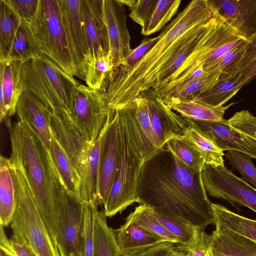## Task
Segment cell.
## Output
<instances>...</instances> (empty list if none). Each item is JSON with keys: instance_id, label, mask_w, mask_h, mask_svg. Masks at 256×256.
Returning a JSON list of instances; mask_svg holds the SVG:
<instances>
[{"instance_id": "6da1fadb", "label": "cell", "mask_w": 256, "mask_h": 256, "mask_svg": "<svg viewBox=\"0 0 256 256\" xmlns=\"http://www.w3.org/2000/svg\"><path fill=\"white\" fill-rule=\"evenodd\" d=\"M138 203L194 228L214 224L212 202L202 170L190 168L164 146L144 164L137 190Z\"/></svg>"}, {"instance_id": "7a4b0ae2", "label": "cell", "mask_w": 256, "mask_h": 256, "mask_svg": "<svg viewBox=\"0 0 256 256\" xmlns=\"http://www.w3.org/2000/svg\"><path fill=\"white\" fill-rule=\"evenodd\" d=\"M214 14L210 0H192L158 35L159 39L125 76L109 79L105 98L113 110L132 102L153 89L160 72L190 36L192 30Z\"/></svg>"}, {"instance_id": "3957f363", "label": "cell", "mask_w": 256, "mask_h": 256, "mask_svg": "<svg viewBox=\"0 0 256 256\" xmlns=\"http://www.w3.org/2000/svg\"><path fill=\"white\" fill-rule=\"evenodd\" d=\"M8 128L10 162L24 174L40 215L56 245L58 220L64 187L62 181L48 149L29 125L18 120Z\"/></svg>"}, {"instance_id": "277c9868", "label": "cell", "mask_w": 256, "mask_h": 256, "mask_svg": "<svg viewBox=\"0 0 256 256\" xmlns=\"http://www.w3.org/2000/svg\"><path fill=\"white\" fill-rule=\"evenodd\" d=\"M116 111L120 130L118 163L113 185L104 205V214L110 218L138 202L139 178L148 159L145 138L136 118V102Z\"/></svg>"}, {"instance_id": "5b68a950", "label": "cell", "mask_w": 256, "mask_h": 256, "mask_svg": "<svg viewBox=\"0 0 256 256\" xmlns=\"http://www.w3.org/2000/svg\"><path fill=\"white\" fill-rule=\"evenodd\" d=\"M21 84L51 112L72 120L74 88L80 84L42 53L22 63Z\"/></svg>"}, {"instance_id": "8992f818", "label": "cell", "mask_w": 256, "mask_h": 256, "mask_svg": "<svg viewBox=\"0 0 256 256\" xmlns=\"http://www.w3.org/2000/svg\"><path fill=\"white\" fill-rule=\"evenodd\" d=\"M11 166L16 191V207L10 223V239L26 243L38 256H60L24 174L12 164Z\"/></svg>"}, {"instance_id": "52a82bcc", "label": "cell", "mask_w": 256, "mask_h": 256, "mask_svg": "<svg viewBox=\"0 0 256 256\" xmlns=\"http://www.w3.org/2000/svg\"><path fill=\"white\" fill-rule=\"evenodd\" d=\"M22 20L41 52L70 76L79 78L66 38L58 0H38L33 16Z\"/></svg>"}, {"instance_id": "ba28073f", "label": "cell", "mask_w": 256, "mask_h": 256, "mask_svg": "<svg viewBox=\"0 0 256 256\" xmlns=\"http://www.w3.org/2000/svg\"><path fill=\"white\" fill-rule=\"evenodd\" d=\"M114 112L107 104L102 90L80 84L74 88L71 120L87 142L96 140Z\"/></svg>"}, {"instance_id": "9c48e42d", "label": "cell", "mask_w": 256, "mask_h": 256, "mask_svg": "<svg viewBox=\"0 0 256 256\" xmlns=\"http://www.w3.org/2000/svg\"><path fill=\"white\" fill-rule=\"evenodd\" d=\"M240 38H244L215 12L193 52L168 83L154 90L159 93L186 82L196 70H201L214 51L224 44Z\"/></svg>"}, {"instance_id": "30bf717a", "label": "cell", "mask_w": 256, "mask_h": 256, "mask_svg": "<svg viewBox=\"0 0 256 256\" xmlns=\"http://www.w3.org/2000/svg\"><path fill=\"white\" fill-rule=\"evenodd\" d=\"M206 192L214 198L236 203L256 212V189L235 176L224 166L204 163L202 169Z\"/></svg>"}, {"instance_id": "8fae6325", "label": "cell", "mask_w": 256, "mask_h": 256, "mask_svg": "<svg viewBox=\"0 0 256 256\" xmlns=\"http://www.w3.org/2000/svg\"><path fill=\"white\" fill-rule=\"evenodd\" d=\"M84 221V202L64 187L56 238L60 256H80Z\"/></svg>"}, {"instance_id": "7c38bea8", "label": "cell", "mask_w": 256, "mask_h": 256, "mask_svg": "<svg viewBox=\"0 0 256 256\" xmlns=\"http://www.w3.org/2000/svg\"><path fill=\"white\" fill-rule=\"evenodd\" d=\"M119 144L118 117L115 110L102 132L98 168V204L104 205L113 185L118 163Z\"/></svg>"}, {"instance_id": "4fadbf2b", "label": "cell", "mask_w": 256, "mask_h": 256, "mask_svg": "<svg viewBox=\"0 0 256 256\" xmlns=\"http://www.w3.org/2000/svg\"><path fill=\"white\" fill-rule=\"evenodd\" d=\"M50 128L52 134L64 150L78 176L81 186L86 176L88 154L92 143L86 140L72 120L66 116L52 113Z\"/></svg>"}, {"instance_id": "5bb4252c", "label": "cell", "mask_w": 256, "mask_h": 256, "mask_svg": "<svg viewBox=\"0 0 256 256\" xmlns=\"http://www.w3.org/2000/svg\"><path fill=\"white\" fill-rule=\"evenodd\" d=\"M139 96L146 100L158 150L162 148L170 139L184 135L190 126L186 117L174 112L153 89L144 92Z\"/></svg>"}, {"instance_id": "9a60e30c", "label": "cell", "mask_w": 256, "mask_h": 256, "mask_svg": "<svg viewBox=\"0 0 256 256\" xmlns=\"http://www.w3.org/2000/svg\"><path fill=\"white\" fill-rule=\"evenodd\" d=\"M104 2L113 71L132 49L124 4L120 0H104Z\"/></svg>"}, {"instance_id": "2e32d148", "label": "cell", "mask_w": 256, "mask_h": 256, "mask_svg": "<svg viewBox=\"0 0 256 256\" xmlns=\"http://www.w3.org/2000/svg\"><path fill=\"white\" fill-rule=\"evenodd\" d=\"M58 2L66 38L79 78L84 80L89 50L81 18L80 0H58Z\"/></svg>"}, {"instance_id": "e0dca14e", "label": "cell", "mask_w": 256, "mask_h": 256, "mask_svg": "<svg viewBox=\"0 0 256 256\" xmlns=\"http://www.w3.org/2000/svg\"><path fill=\"white\" fill-rule=\"evenodd\" d=\"M80 9L89 50L88 59L98 54H109L104 0H80Z\"/></svg>"}, {"instance_id": "ac0fdd59", "label": "cell", "mask_w": 256, "mask_h": 256, "mask_svg": "<svg viewBox=\"0 0 256 256\" xmlns=\"http://www.w3.org/2000/svg\"><path fill=\"white\" fill-rule=\"evenodd\" d=\"M188 118L223 152L236 150L256 159V139L232 127L228 120L210 122Z\"/></svg>"}, {"instance_id": "d6986e66", "label": "cell", "mask_w": 256, "mask_h": 256, "mask_svg": "<svg viewBox=\"0 0 256 256\" xmlns=\"http://www.w3.org/2000/svg\"><path fill=\"white\" fill-rule=\"evenodd\" d=\"M215 11L250 41L256 34V0H210Z\"/></svg>"}, {"instance_id": "ffe728a7", "label": "cell", "mask_w": 256, "mask_h": 256, "mask_svg": "<svg viewBox=\"0 0 256 256\" xmlns=\"http://www.w3.org/2000/svg\"><path fill=\"white\" fill-rule=\"evenodd\" d=\"M16 113L19 120L29 125L49 150L52 113L44 104L30 92L24 90L18 102Z\"/></svg>"}, {"instance_id": "44dd1931", "label": "cell", "mask_w": 256, "mask_h": 256, "mask_svg": "<svg viewBox=\"0 0 256 256\" xmlns=\"http://www.w3.org/2000/svg\"><path fill=\"white\" fill-rule=\"evenodd\" d=\"M22 63L0 62V120L6 122L16 113L18 102L24 92L21 84Z\"/></svg>"}, {"instance_id": "7402d4cb", "label": "cell", "mask_w": 256, "mask_h": 256, "mask_svg": "<svg viewBox=\"0 0 256 256\" xmlns=\"http://www.w3.org/2000/svg\"><path fill=\"white\" fill-rule=\"evenodd\" d=\"M119 249L126 256H132L166 241L126 217L124 223L114 229Z\"/></svg>"}, {"instance_id": "603a6c76", "label": "cell", "mask_w": 256, "mask_h": 256, "mask_svg": "<svg viewBox=\"0 0 256 256\" xmlns=\"http://www.w3.org/2000/svg\"><path fill=\"white\" fill-rule=\"evenodd\" d=\"M215 226L211 234L212 256H256V242L228 228Z\"/></svg>"}, {"instance_id": "cb8c5ba5", "label": "cell", "mask_w": 256, "mask_h": 256, "mask_svg": "<svg viewBox=\"0 0 256 256\" xmlns=\"http://www.w3.org/2000/svg\"><path fill=\"white\" fill-rule=\"evenodd\" d=\"M220 75L218 70L207 72L167 90L156 93L163 102L172 99L193 100L220 82Z\"/></svg>"}, {"instance_id": "d4e9b609", "label": "cell", "mask_w": 256, "mask_h": 256, "mask_svg": "<svg viewBox=\"0 0 256 256\" xmlns=\"http://www.w3.org/2000/svg\"><path fill=\"white\" fill-rule=\"evenodd\" d=\"M208 21L192 28L189 38L160 72L154 90L164 86L182 67L195 50L208 26Z\"/></svg>"}, {"instance_id": "484cf974", "label": "cell", "mask_w": 256, "mask_h": 256, "mask_svg": "<svg viewBox=\"0 0 256 256\" xmlns=\"http://www.w3.org/2000/svg\"><path fill=\"white\" fill-rule=\"evenodd\" d=\"M170 109L190 118L204 121L219 122L224 119L226 111L234 102L226 106H214L194 100L172 99L164 102Z\"/></svg>"}, {"instance_id": "4316f807", "label": "cell", "mask_w": 256, "mask_h": 256, "mask_svg": "<svg viewBox=\"0 0 256 256\" xmlns=\"http://www.w3.org/2000/svg\"><path fill=\"white\" fill-rule=\"evenodd\" d=\"M16 207V191L10 159L0 158V224L11 223Z\"/></svg>"}, {"instance_id": "83f0119b", "label": "cell", "mask_w": 256, "mask_h": 256, "mask_svg": "<svg viewBox=\"0 0 256 256\" xmlns=\"http://www.w3.org/2000/svg\"><path fill=\"white\" fill-rule=\"evenodd\" d=\"M22 21L8 0H0V62L8 60Z\"/></svg>"}, {"instance_id": "f1b7e54d", "label": "cell", "mask_w": 256, "mask_h": 256, "mask_svg": "<svg viewBox=\"0 0 256 256\" xmlns=\"http://www.w3.org/2000/svg\"><path fill=\"white\" fill-rule=\"evenodd\" d=\"M214 224L232 230L256 242V220H252L217 204H212Z\"/></svg>"}, {"instance_id": "f546056e", "label": "cell", "mask_w": 256, "mask_h": 256, "mask_svg": "<svg viewBox=\"0 0 256 256\" xmlns=\"http://www.w3.org/2000/svg\"><path fill=\"white\" fill-rule=\"evenodd\" d=\"M101 138L102 132L96 140L91 144L89 150L86 176L79 194V199L83 202H92L98 204V168Z\"/></svg>"}, {"instance_id": "4dcf8cb0", "label": "cell", "mask_w": 256, "mask_h": 256, "mask_svg": "<svg viewBox=\"0 0 256 256\" xmlns=\"http://www.w3.org/2000/svg\"><path fill=\"white\" fill-rule=\"evenodd\" d=\"M94 238V256H121L122 252L116 242L114 229L108 226L104 210H96Z\"/></svg>"}, {"instance_id": "1f68e13d", "label": "cell", "mask_w": 256, "mask_h": 256, "mask_svg": "<svg viewBox=\"0 0 256 256\" xmlns=\"http://www.w3.org/2000/svg\"><path fill=\"white\" fill-rule=\"evenodd\" d=\"M51 134L52 138L48 150L54 163L65 188L70 194L79 199L80 178L64 150L52 133Z\"/></svg>"}, {"instance_id": "d6a6232c", "label": "cell", "mask_w": 256, "mask_h": 256, "mask_svg": "<svg viewBox=\"0 0 256 256\" xmlns=\"http://www.w3.org/2000/svg\"><path fill=\"white\" fill-rule=\"evenodd\" d=\"M186 118L190 126L184 131V138L200 154L204 163L212 166H224L223 151Z\"/></svg>"}, {"instance_id": "836d02e7", "label": "cell", "mask_w": 256, "mask_h": 256, "mask_svg": "<svg viewBox=\"0 0 256 256\" xmlns=\"http://www.w3.org/2000/svg\"><path fill=\"white\" fill-rule=\"evenodd\" d=\"M181 0H158L152 14L142 28L141 33L149 36L163 28L177 12Z\"/></svg>"}, {"instance_id": "e575fe53", "label": "cell", "mask_w": 256, "mask_h": 256, "mask_svg": "<svg viewBox=\"0 0 256 256\" xmlns=\"http://www.w3.org/2000/svg\"><path fill=\"white\" fill-rule=\"evenodd\" d=\"M40 53L28 27L22 20L7 60L24 63L36 57Z\"/></svg>"}, {"instance_id": "d590c367", "label": "cell", "mask_w": 256, "mask_h": 256, "mask_svg": "<svg viewBox=\"0 0 256 256\" xmlns=\"http://www.w3.org/2000/svg\"><path fill=\"white\" fill-rule=\"evenodd\" d=\"M112 70L110 54L91 57L86 63L84 81L90 88L102 90L106 77Z\"/></svg>"}, {"instance_id": "8d00e7d4", "label": "cell", "mask_w": 256, "mask_h": 256, "mask_svg": "<svg viewBox=\"0 0 256 256\" xmlns=\"http://www.w3.org/2000/svg\"><path fill=\"white\" fill-rule=\"evenodd\" d=\"M242 88L234 78L218 84L210 90L198 96L193 100L214 106H222L236 95Z\"/></svg>"}, {"instance_id": "74e56055", "label": "cell", "mask_w": 256, "mask_h": 256, "mask_svg": "<svg viewBox=\"0 0 256 256\" xmlns=\"http://www.w3.org/2000/svg\"><path fill=\"white\" fill-rule=\"evenodd\" d=\"M127 217L166 241L175 244L180 243L179 240L169 232L152 215L151 206L140 204Z\"/></svg>"}, {"instance_id": "f35d334b", "label": "cell", "mask_w": 256, "mask_h": 256, "mask_svg": "<svg viewBox=\"0 0 256 256\" xmlns=\"http://www.w3.org/2000/svg\"><path fill=\"white\" fill-rule=\"evenodd\" d=\"M248 42L230 51L204 70V72L220 70V81L234 78L237 74L240 62Z\"/></svg>"}, {"instance_id": "ab89813d", "label": "cell", "mask_w": 256, "mask_h": 256, "mask_svg": "<svg viewBox=\"0 0 256 256\" xmlns=\"http://www.w3.org/2000/svg\"><path fill=\"white\" fill-rule=\"evenodd\" d=\"M165 146L186 165L202 170L204 164L203 157L183 136L170 139Z\"/></svg>"}, {"instance_id": "60d3db41", "label": "cell", "mask_w": 256, "mask_h": 256, "mask_svg": "<svg viewBox=\"0 0 256 256\" xmlns=\"http://www.w3.org/2000/svg\"><path fill=\"white\" fill-rule=\"evenodd\" d=\"M152 214L169 232L179 240L178 244L188 245L196 240L198 228L160 213L152 207Z\"/></svg>"}, {"instance_id": "b9f144b4", "label": "cell", "mask_w": 256, "mask_h": 256, "mask_svg": "<svg viewBox=\"0 0 256 256\" xmlns=\"http://www.w3.org/2000/svg\"><path fill=\"white\" fill-rule=\"evenodd\" d=\"M134 101L136 104L137 120L146 142L148 153V160L160 150L157 147L156 138L151 124L146 100L139 96Z\"/></svg>"}, {"instance_id": "7bdbcfd3", "label": "cell", "mask_w": 256, "mask_h": 256, "mask_svg": "<svg viewBox=\"0 0 256 256\" xmlns=\"http://www.w3.org/2000/svg\"><path fill=\"white\" fill-rule=\"evenodd\" d=\"M159 36L144 39L140 45L132 49L123 62L109 74V79L119 78L128 73L159 39Z\"/></svg>"}, {"instance_id": "ee69618b", "label": "cell", "mask_w": 256, "mask_h": 256, "mask_svg": "<svg viewBox=\"0 0 256 256\" xmlns=\"http://www.w3.org/2000/svg\"><path fill=\"white\" fill-rule=\"evenodd\" d=\"M98 205L96 202H84V221L80 256H94V218Z\"/></svg>"}, {"instance_id": "f6af8a7d", "label": "cell", "mask_w": 256, "mask_h": 256, "mask_svg": "<svg viewBox=\"0 0 256 256\" xmlns=\"http://www.w3.org/2000/svg\"><path fill=\"white\" fill-rule=\"evenodd\" d=\"M226 158L232 169L237 170L246 180L256 187V168L252 162L250 156L236 150H228Z\"/></svg>"}, {"instance_id": "bcb514c9", "label": "cell", "mask_w": 256, "mask_h": 256, "mask_svg": "<svg viewBox=\"0 0 256 256\" xmlns=\"http://www.w3.org/2000/svg\"><path fill=\"white\" fill-rule=\"evenodd\" d=\"M120 0L130 8L129 16L142 28L152 14L158 2V0Z\"/></svg>"}, {"instance_id": "7dc6e473", "label": "cell", "mask_w": 256, "mask_h": 256, "mask_svg": "<svg viewBox=\"0 0 256 256\" xmlns=\"http://www.w3.org/2000/svg\"><path fill=\"white\" fill-rule=\"evenodd\" d=\"M211 241V234L204 229L198 228L196 240L192 244H175L177 249L185 252L188 256H207Z\"/></svg>"}, {"instance_id": "c3c4849f", "label": "cell", "mask_w": 256, "mask_h": 256, "mask_svg": "<svg viewBox=\"0 0 256 256\" xmlns=\"http://www.w3.org/2000/svg\"><path fill=\"white\" fill-rule=\"evenodd\" d=\"M228 122L232 127L256 139V116L248 110L236 112Z\"/></svg>"}, {"instance_id": "681fc988", "label": "cell", "mask_w": 256, "mask_h": 256, "mask_svg": "<svg viewBox=\"0 0 256 256\" xmlns=\"http://www.w3.org/2000/svg\"><path fill=\"white\" fill-rule=\"evenodd\" d=\"M22 20L30 19L34 14L38 0H8Z\"/></svg>"}, {"instance_id": "f907efd6", "label": "cell", "mask_w": 256, "mask_h": 256, "mask_svg": "<svg viewBox=\"0 0 256 256\" xmlns=\"http://www.w3.org/2000/svg\"><path fill=\"white\" fill-rule=\"evenodd\" d=\"M174 246L170 242L164 241L140 252L132 256H126L122 253L121 256H166Z\"/></svg>"}, {"instance_id": "816d5d0a", "label": "cell", "mask_w": 256, "mask_h": 256, "mask_svg": "<svg viewBox=\"0 0 256 256\" xmlns=\"http://www.w3.org/2000/svg\"><path fill=\"white\" fill-rule=\"evenodd\" d=\"M256 60V34L248 41L247 44L246 51L240 64L238 73L243 70Z\"/></svg>"}, {"instance_id": "f5cc1de1", "label": "cell", "mask_w": 256, "mask_h": 256, "mask_svg": "<svg viewBox=\"0 0 256 256\" xmlns=\"http://www.w3.org/2000/svg\"><path fill=\"white\" fill-rule=\"evenodd\" d=\"M256 76V60L234 78L242 88Z\"/></svg>"}, {"instance_id": "db71d44e", "label": "cell", "mask_w": 256, "mask_h": 256, "mask_svg": "<svg viewBox=\"0 0 256 256\" xmlns=\"http://www.w3.org/2000/svg\"><path fill=\"white\" fill-rule=\"evenodd\" d=\"M16 256H38L32 248L25 242L10 240Z\"/></svg>"}, {"instance_id": "11a10c76", "label": "cell", "mask_w": 256, "mask_h": 256, "mask_svg": "<svg viewBox=\"0 0 256 256\" xmlns=\"http://www.w3.org/2000/svg\"><path fill=\"white\" fill-rule=\"evenodd\" d=\"M0 256H16L4 232V226L0 225Z\"/></svg>"}, {"instance_id": "9f6ffc18", "label": "cell", "mask_w": 256, "mask_h": 256, "mask_svg": "<svg viewBox=\"0 0 256 256\" xmlns=\"http://www.w3.org/2000/svg\"><path fill=\"white\" fill-rule=\"evenodd\" d=\"M186 252L180 250L174 246L169 250L166 256H184Z\"/></svg>"}, {"instance_id": "6f0895ef", "label": "cell", "mask_w": 256, "mask_h": 256, "mask_svg": "<svg viewBox=\"0 0 256 256\" xmlns=\"http://www.w3.org/2000/svg\"><path fill=\"white\" fill-rule=\"evenodd\" d=\"M188 256L186 255V254H185V256Z\"/></svg>"}]
</instances>
